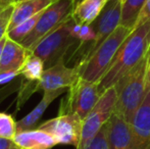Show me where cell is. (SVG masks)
<instances>
[{"instance_id":"cell-17","label":"cell","mask_w":150,"mask_h":149,"mask_svg":"<svg viewBox=\"0 0 150 149\" xmlns=\"http://www.w3.org/2000/svg\"><path fill=\"white\" fill-rule=\"evenodd\" d=\"M108 0H82L76 4L73 18L77 24L91 25L101 13Z\"/></svg>"},{"instance_id":"cell-8","label":"cell","mask_w":150,"mask_h":149,"mask_svg":"<svg viewBox=\"0 0 150 149\" xmlns=\"http://www.w3.org/2000/svg\"><path fill=\"white\" fill-rule=\"evenodd\" d=\"M83 119L77 114H58L56 117L39 125L38 129L49 133L58 144L79 146L82 136Z\"/></svg>"},{"instance_id":"cell-1","label":"cell","mask_w":150,"mask_h":149,"mask_svg":"<svg viewBox=\"0 0 150 149\" xmlns=\"http://www.w3.org/2000/svg\"><path fill=\"white\" fill-rule=\"evenodd\" d=\"M150 48V22L134 28L120 45L111 64L99 83L101 93L115 84L132 71L145 56Z\"/></svg>"},{"instance_id":"cell-2","label":"cell","mask_w":150,"mask_h":149,"mask_svg":"<svg viewBox=\"0 0 150 149\" xmlns=\"http://www.w3.org/2000/svg\"><path fill=\"white\" fill-rule=\"evenodd\" d=\"M149 54L115 84L117 102L115 112L131 124L134 114L142 103L148 90Z\"/></svg>"},{"instance_id":"cell-33","label":"cell","mask_w":150,"mask_h":149,"mask_svg":"<svg viewBox=\"0 0 150 149\" xmlns=\"http://www.w3.org/2000/svg\"><path fill=\"white\" fill-rule=\"evenodd\" d=\"M122 1H124V0H122Z\"/></svg>"},{"instance_id":"cell-31","label":"cell","mask_w":150,"mask_h":149,"mask_svg":"<svg viewBox=\"0 0 150 149\" xmlns=\"http://www.w3.org/2000/svg\"><path fill=\"white\" fill-rule=\"evenodd\" d=\"M81 1H82V0H76V4L79 3V2H81Z\"/></svg>"},{"instance_id":"cell-22","label":"cell","mask_w":150,"mask_h":149,"mask_svg":"<svg viewBox=\"0 0 150 149\" xmlns=\"http://www.w3.org/2000/svg\"><path fill=\"white\" fill-rule=\"evenodd\" d=\"M77 149H109L108 139H107L106 124L97 132V134L82 147Z\"/></svg>"},{"instance_id":"cell-19","label":"cell","mask_w":150,"mask_h":149,"mask_svg":"<svg viewBox=\"0 0 150 149\" xmlns=\"http://www.w3.org/2000/svg\"><path fill=\"white\" fill-rule=\"evenodd\" d=\"M44 71H45V66H44L43 60L30 52L28 57L23 64L20 73L28 81L38 83L41 80Z\"/></svg>"},{"instance_id":"cell-18","label":"cell","mask_w":150,"mask_h":149,"mask_svg":"<svg viewBox=\"0 0 150 149\" xmlns=\"http://www.w3.org/2000/svg\"><path fill=\"white\" fill-rule=\"evenodd\" d=\"M147 0H124L122 1V16L120 26L133 30L142 8Z\"/></svg>"},{"instance_id":"cell-30","label":"cell","mask_w":150,"mask_h":149,"mask_svg":"<svg viewBox=\"0 0 150 149\" xmlns=\"http://www.w3.org/2000/svg\"><path fill=\"white\" fill-rule=\"evenodd\" d=\"M148 54H149V64H148V83H147V86L150 87V48H149Z\"/></svg>"},{"instance_id":"cell-20","label":"cell","mask_w":150,"mask_h":149,"mask_svg":"<svg viewBox=\"0 0 150 149\" xmlns=\"http://www.w3.org/2000/svg\"><path fill=\"white\" fill-rule=\"evenodd\" d=\"M43 11L39 12V13H37L36 16L28 18V20H26L25 22H23L22 24L18 25V26H16V28L12 29V30L8 31L7 32L8 38H10V39L13 40V41L21 43V42H22L23 40H24L25 38L28 36L32 31L34 30V28H35L36 25H37L38 20H40V18H41Z\"/></svg>"},{"instance_id":"cell-21","label":"cell","mask_w":150,"mask_h":149,"mask_svg":"<svg viewBox=\"0 0 150 149\" xmlns=\"http://www.w3.org/2000/svg\"><path fill=\"white\" fill-rule=\"evenodd\" d=\"M16 134V121L10 114L0 112V138L13 140Z\"/></svg>"},{"instance_id":"cell-5","label":"cell","mask_w":150,"mask_h":149,"mask_svg":"<svg viewBox=\"0 0 150 149\" xmlns=\"http://www.w3.org/2000/svg\"><path fill=\"white\" fill-rule=\"evenodd\" d=\"M101 94L98 82H90L80 77L61 100L58 114H77L84 121Z\"/></svg>"},{"instance_id":"cell-32","label":"cell","mask_w":150,"mask_h":149,"mask_svg":"<svg viewBox=\"0 0 150 149\" xmlns=\"http://www.w3.org/2000/svg\"><path fill=\"white\" fill-rule=\"evenodd\" d=\"M12 1H13V3H14V2H16V1H18V0H12Z\"/></svg>"},{"instance_id":"cell-24","label":"cell","mask_w":150,"mask_h":149,"mask_svg":"<svg viewBox=\"0 0 150 149\" xmlns=\"http://www.w3.org/2000/svg\"><path fill=\"white\" fill-rule=\"evenodd\" d=\"M95 39H96V33H95L92 25H82L79 34H78V40L81 42L80 46H82L86 42H92L93 43Z\"/></svg>"},{"instance_id":"cell-3","label":"cell","mask_w":150,"mask_h":149,"mask_svg":"<svg viewBox=\"0 0 150 149\" xmlns=\"http://www.w3.org/2000/svg\"><path fill=\"white\" fill-rule=\"evenodd\" d=\"M133 30L119 26L92 54L86 59L79 61L77 66L80 70V77L90 82H99L113 57L117 54L127 37Z\"/></svg>"},{"instance_id":"cell-29","label":"cell","mask_w":150,"mask_h":149,"mask_svg":"<svg viewBox=\"0 0 150 149\" xmlns=\"http://www.w3.org/2000/svg\"><path fill=\"white\" fill-rule=\"evenodd\" d=\"M6 37H7V35H5V36L3 37V39L0 41V60H1V54H2V50H3L4 43H5V41H6Z\"/></svg>"},{"instance_id":"cell-6","label":"cell","mask_w":150,"mask_h":149,"mask_svg":"<svg viewBox=\"0 0 150 149\" xmlns=\"http://www.w3.org/2000/svg\"><path fill=\"white\" fill-rule=\"evenodd\" d=\"M75 6L76 0H57L54 2L44 10L34 30L21 42V44L29 51H32L46 35L57 28L73 14Z\"/></svg>"},{"instance_id":"cell-10","label":"cell","mask_w":150,"mask_h":149,"mask_svg":"<svg viewBox=\"0 0 150 149\" xmlns=\"http://www.w3.org/2000/svg\"><path fill=\"white\" fill-rule=\"evenodd\" d=\"M80 78V70L77 66L74 68L67 66L64 58L58 60L54 66L45 68L42 78L37 83L38 89L54 91L58 89H69Z\"/></svg>"},{"instance_id":"cell-7","label":"cell","mask_w":150,"mask_h":149,"mask_svg":"<svg viewBox=\"0 0 150 149\" xmlns=\"http://www.w3.org/2000/svg\"><path fill=\"white\" fill-rule=\"evenodd\" d=\"M117 96V94L115 86L108 88L101 94L100 98L96 102L94 107L84 119L81 141H80V144L77 148L85 145L110 119V117L115 112Z\"/></svg>"},{"instance_id":"cell-25","label":"cell","mask_w":150,"mask_h":149,"mask_svg":"<svg viewBox=\"0 0 150 149\" xmlns=\"http://www.w3.org/2000/svg\"><path fill=\"white\" fill-rule=\"evenodd\" d=\"M147 22H150V0H147L144 7L142 8V10L140 12V16H139L134 28L142 26L143 24H145Z\"/></svg>"},{"instance_id":"cell-28","label":"cell","mask_w":150,"mask_h":149,"mask_svg":"<svg viewBox=\"0 0 150 149\" xmlns=\"http://www.w3.org/2000/svg\"><path fill=\"white\" fill-rule=\"evenodd\" d=\"M13 3L12 0H0V10L4 9L5 7H7L8 5Z\"/></svg>"},{"instance_id":"cell-27","label":"cell","mask_w":150,"mask_h":149,"mask_svg":"<svg viewBox=\"0 0 150 149\" xmlns=\"http://www.w3.org/2000/svg\"><path fill=\"white\" fill-rule=\"evenodd\" d=\"M0 149H22L13 140L0 138Z\"/></svg>"},{"instance_id":"cell-9","label":"cell","mask_w":150,"mask_h":149,"mask_svg":"<svg viewBox=\"0 0 150 149\" xmlns=\"http://www.w3.org/2000/svg\"><path fill=\"white\" fill-rule=\"evenodd\" d=\"M122 16V0H108L99 16L92 23L96 39L83 53L81 60L86 59L105 41L120 26ZM80 60V61H81Z\"/></svg>"},{"instance_id":"cell-23","label":"cell","mask_w":150,"mask_h":149,"mask_svg":"<svg viewBox=\"0 0 150 149\" xmlns=\"http://www.w3.org/2000/svg\"><path fill=\"white\" fill-rule=\"evenodd\" d=\"M12 10H13V3L8 5L4 9L0 10V41L7 34Z\"/></svg>"},{"instance_id":"cell-13","label":"cell","mask_w":150,"mask_h":149,"mask_svg":"<svg viewBox=\"0 0 150 149\" xmlns=\"http://www.w3.org/2000/svg\"><path fill=\"white\" fill-rule=\"evenodd\" d=\"M13 141L22 149H51L58 144L53 136L38 128L16 132Z\"/></svg>"},{"instance_id":"cell-26","label":"cell","mask_w":150,"mask_h":149,"mask_svg":"<svg viewBox=\"0 0 150 149\" xmlns=\"http://www.w3.org/2000/svg\"><path fill=\"white\" fill-rule=\"evenodd\" d=\"M20 71H7V72L0 73V84H5L13 80L16 77L20 76Z\"/></svg>"},{"instance_id":"cell-12","label":"cell","mask_w":150,"mask_h":149,"mask_svg":"<svg viewBox=\"0 0 150 149\" xmlns=\"http://www.w3.org/2000/svg\"><path fill=\"white\" fill-rule=\"evenodd\" d=\"M109 149H133L131 126L126 119L112 113L106 123Z\"/></svg>"},{"instance_id":"cell-11","label":"cell","mask_w":150,"mask_h":149,"mask_svg":"<svg viewBox=\"0 0 150 149\" xmlns=\"http://www.w3.org/2000/svg\"><path fill=\"white\" fill-rule=\"evenodd\" d=\"M130 126L133 149H150V87Z\"/></svg>"},{"instance_id":"cell-16","label":"cell","mask_w":150,"mask_h":149,"mask_svg":"<svg viewBox=\"0 0 150 149\" xmlns=\"http://www.w3.org/2000/svg\"><path fill=\"white\" fill-rule=\"evenodd\" d=\"M67 90L69 89H58V90H54V91L44 92L43 97H42L41 101L37 104V106L30 113H28L26 117H23L21 121H16V132L35 129L39 119L44 114V112L48 108V106L57 97H59L63 93H67Z\"/></svg>"},{"instance_id":"cell-15","label":"cell","mask_w":150,"mask_h":149,"mask_svg":"<svg viewBox=\"0 0 150 149\" xmlns=\"http://www.w3.org/2000/svg\"><path fill=\"white\" fill-rule=\"evenodd\" d=\"M30 52L21 43L13 41L7 36L1 54L0 73L7 71H20Z\"/></svg>"},{"instance_id":"cell-14","label":"cell","mask_w":150,"mask_h":149,"mask_svg":"<svg viewBox=\"0 0 150 149\" xmlns=\"http://www.w3.org/2000/svg\"><path fill=\"white\" fill-rule=\"evenodd\" d=\"M56 1L57 0H18L14 2L8 31L12 30L28 18L43 11Z\"/></svg>"},{"instance_id":"cell-4","label":"cell","mask_w":150,"mask_h":149,"mask_svg":"<svg viewBox=\"0 0 150 149\" xmlns=\"http://www.w3.org/2000/svg\"><path fill=\"white\" fill-rule=\"evenodd\" d=\"M74 24L75 20L71 16L57 28L46 35L31 51L43 60L46 68L54 66L61 58H64L67 51L77 42H80L71 35Z\"/></svg>"}]
</instances>
